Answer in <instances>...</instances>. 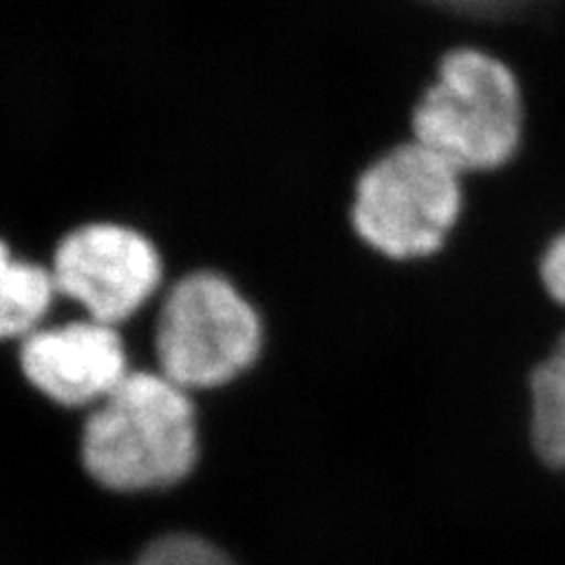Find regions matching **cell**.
Here are the masks:
<instances>
[{
	"label": "cell",
	"mask_w": 565,
	"mask_h": 565,
	"mask_svg": "<svg viewBox=\"0 0 565 565\" xmlns=\"http://www.w3.org/2000/svg\"><path fill=\"white\" fill-rule=\"evenodd\" d=\"M81 455L85 471L116 492L184 481L199 459L196 411L186 388L163 373H128L87 417Z\"/></svg>",
	"instance_id": "6da1fadb"
},
{
	"label": "cell",
	"mask_w": 565,
	"mask_h": 565,
	"mask_svg": "<svg viewBox=\"0 0 565 565\" xmlns=\"http://www.w3.org/2000/svg\"><path fill=\"white\" fill-rule=\"evenodd\" d=\"M415 141L459 174L504 168L521 149L523 97L511 68L488 52L452 50L419 99Z\"/></svg>",
	"instance_id": "7a4b0ae2"
},
{
	"label": "cell",
	"mask_w": 565,
	"mask_h": 565,
	"mask_svg": "<svg viewBox=\"0 0 565 565\" xmlns=\"http://www.w3.org/2000/svg\"><path fill=\"white\" fill-rule=\"evenodd\" d=\"M462 205V174L419 141H411L361 174L351 222L375 253L413 262L444 250Z\"/></svg>",
	"instance_id": "3957f363"
},
{
	"label": "cell",
	"mask_w": 565,
	"mask_h": 565,
	"mask_svg": "<svg viewBox=\"0 0 565 565\" xmlns=\"http://www.w3.org/2000/svg\"><path fill=\"white\" fill-rule=\"evenodd\" d=\"M259 349V316L224 276L191 274L166 297L156 328L158 363L186 392L236 380Z\"/></svg>",
	"instance_id": "277c9868"
},
{
	"label": "cell",
	"mask_w": 565,
	"mask_h": 565,
	"mask_svg": "<svg viewBox=\"0 0 565 565\" xmlns=\"http://www.w3.org/2000/svg\"><path fill=\"white\" fill-rule=\"evenodd\" d=\"M50 271L60 295L106 326L145 307L163 276L153 243L120 224H87L71 232L57 245Z\"/></svg>",
	"instance_id": "5b68a950"
},
{
	"label": "cell",
	"mask_w": 565,
	"mask_h": 565,
	"mask_svg": "<svg viewBox=\"0 0 565 565\" xmlns=\"http://www.w3.org/2000/svg\"><path fill=\"white\" fill-rule=\"evenodd\" d=\"M20 363L43 396L66 408L102 403L130 373L120 334L93 318L31 332Z\"/></svg>",
	"instance_id": "8992f818"
},
{
	"label": "cell",
	"mask_w": 565,
	"mask_h": 565,
	"mask_svg": "<svg viewBox=\"0 0 565 565\" xmlns=\"http://www.w3.org/2000/svg\"><path fill=\"white\" fill-rule=\"evenodd\" d=\"M57 286L52 271L17 259L0 241V340H26L41 328Z\"/></svg>",
	"instance_id": "52a82bcc"
},
{
	"label": "cell",
	"mask_w": 565,
	"mask_h": 565,
	"mask_svg": "<svg viewBox=\"0 0 565 565\" xmlns=\"http://www.w3.org/2000/svg\"><path fill=\"white\" fill-rule=\"evenodd\" d=\"M527 436L542 465L565 471V363L552 353L527 377Z\"/></svg>",
	"instance_id": "ba28073f"
},
{
	"label": "cell",
	"mask_w": 565,
	"mask_h": 565,
	"mask_svg": "<svg viewBox=\"0 0 565 565\" xmlns=\"http://www.w3.org/2000/svg\"><path fill=\"white\" fill-rule=\"evenodd\" d=\"M135 565H234V561L203 537L174 533L151 542Z\"/></svg>",
	"instance_id": "9c48e42d"
},
{
	"label": "cell",
	"mask_w": 565,
	"mask_h": 565,
	"mask_svg": "<svg viewBox=\"0 0 565 565\" xmlns=\"http://www.w3.org/2000/svg\"><path fill=\"white\" fill-rule=\"evenodd\" d=\"M537 274L552 302L565 309V232L546 243L537 262Z\"/></svg>",
	"instance_id": "30bf717a"
},
{
	"label": "cell",
	"mask_w": 565,
	"mask_h": 565,
	"mask_svg": "<svg viewBox=\"0 0 565 565\" xmlns=\"http://www.w3.org/2000/svg\"><path fill=\"white\" fill-rule=\"evenodd\" d=\"M427 3L455 14L488 20V17H504L527 3H533V0H427Z\"/></svg>",
	"instance_id": "8fae6325"
},
{
	"label": "cell",
	"mask_w": 565,
	"mask_h": 565,
	"mask_svg": "<svg viewBox=\"0 0 565 565\" xmlns=\"http://www.w3.org/2000/svg\"><path fill=\"white\" fill-rule=\"evenodd\" d=\"M550 353H552V356H556L558 361L565 363V332L556 340V344H554V349Z\"/></svg>",
	"instance_id": "7c38bea8"
}]
</instances>
